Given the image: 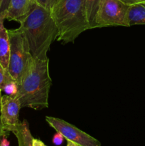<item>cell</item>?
<instances>
[{"label": "cell", "instance_id": "cell-21", "mask_svg": "<svg viewBox=\"0 0 145 146\" xmlns=\"http://www.w3.org/2000/svg\"><path fill=\"white\" fill-rule=\"evenodd\" d=\"M7 132H6V131H4V129L3 128L2 125H1V121H0V138H1V137L4 136V135H7Z\"/></svg>", "mask_w": 145, "mask_h": 146}, {"label": "cell", "instance_id": "cell-2", "mask_svg": "<svg viewBox=\"0 0 145 146\" xmlns=\"http://www.w3.org/2000/svg\"><path fill=\"white\" fill-rule=\"evenodd\" d=\"M20 27L25 34L33 58H48L47 53L58 34L51 11L36 4L20 23Z\"/></svg>", "mask_w": 145, "mask_h": 146}, {"label": "cell", "instance_id": "cell-22", "mask_svg": "<svg viewBox=\"0 0 145 146\" xmlns=\"http://www.w3.org/2000/svg\"><path fill=\"white\" fill-rule=\"evenodd\" d=\"M66 146H79L78 145H77V144L71 142V141H68L67 142V145Z\"/></svg>", "mask_w": 145, "mask_h": 146}, {"label": "cell", "instance_id": "cell-1", "mask_svg": "<svg viewBox=\"0 0 145 146\" xmlns=\"http://www.w3.org/2000/svg\"><path fill=\"white\" fill-rule=\"evenodd\" d=\"M51 84L49 58L41 60L31 57L18 82L16 96L21 108L34 110L48 108Z\"/></svg>", "mask_w": 145, "mask_h": 146}, {"label": "cell", "instance_id": "cell-19", "mask_svg": "<svg viewBox=\"0 0 145 146\" xmlns=\"http://www.w3.org/2000/svg\"><path fill=\"white\" fill-rule=\"evenodd\" d=\"M10 143L6 138V135L0 138V146H9Z\"/></svg>", "mask_w": 145, "mask_h": 146}, {"label": "cell", "instance_id": "cell-11", "mask_svg": "<svg viewBox=\"0 0 145 146\" xmlns=\"http://www.w3.org/2000/svg\"><path fill=\"white\" fill-rule=\"evenodd\" d=\"M14 134L16 137L18 146H33V136L30 131L29 124L26 120H24L20 123Z\"/></svg>", "mask_w": 145, "mask_h": 146}, {"label": "cell", "instance_id": "cell-10", "mask_svg": "<svg viewBox=\"0 0 145 146\" xmlns=\"http://www.w3.org/2000/svg\"><path fill=\"white\" fill-rule=\"evenodd\" d=\"M127 19L129 27L133 25H145V2L129 6Z\"/></svg>", "mask_w": 145, "mask_h": 146}, {"label": "cell", "instance_id": "cell-18", "mask_svg": "<svg viewBox=\"0 0 145 146\" xmlns=\"http://www.w3.org/2000/svg\"><path fill=\"white\" fill-rule=\"evenodd\" d=\"M120 1L128 6L135 5V4H142V3L145 2V0H120Z\"/></svg>", "mask_w": 145, "mask_h": 146}, {"label": "cell", "instance_id": "cell-3", "mask_svg": "<svg viewBox=\"0 0 145 146\" xmlns=\"http://www.w3.org/2000/svg\"><path fill=\"white\" fill-rule=\"evenodd\" d=\"M58 28L57 41L74 43L83 31L90 29L85 0H58L51 11Z\"/></svg>", "mask_w": 145, "mask_h": 146}, {"label": "cell", "instance_id": "cell-5", "mask_svg": "<svg viewBox=\"0 0 145 146\" xmlns=\"http://www.w3.org/2000/svg\"><path fill=\"white\" fill-rule=\"evenodd\" d=\"M129 7L120 0H100L95 28L112 26L129 27L127 19Z\"/></svg>", "mask_w": 145, "mask_h": 146}, {"label": "cell", "instance_id": "cell-8", "mask_svg": "<svg viewBox=\"0 0 145 146\" xmlns=\"http://www.w3.org/2000/svg\"><path fill=\"white\" fill-rule=\"evenodd\" d=\"M36 4V0H10L6 19L21 23Z\"/></svg>", "mask_w": 145, "mask_h": 146}, {"label": "cell", "instance_id": "cell-17", "mask_svg": "<svg viewBox=\"0 0 145 146\" xmlns=\"http://www.w3.org/2000/svg\"><path fill=\"white\" fill-rule=\"evenodd\" d=\"M7 71V70L4 69V68L2 66L1 63H0V88H1V86H2L3 84H4Z\"/></svg>", "mask_w": 145, "mask_h": 146}, {"label": "cell", "instance_id": "cell-9", "mask_svg": "<svg viewBox=\"0 0 145 146\" xmlns=\"http://www.w3.org/2000/svg\"><path fill=\"white\" fill-rule=\"evenodd\" d=\"M5 17L0 14V63L8 71L9 58V39L8 30L4 25Z\"/></svg>", "mask_w": 145, "mask_h": 146}, {"label": "cell", "instance_id": "cell-12", "mask_svg": "<svg viewBox=\"0 0 145 146\" xmlns=\"http://www.w3.org/2000/svg\"><path fill=\"white\" fill-rule=\"evenodd\" d=\"M100 0H85L87 17L90 29L95 28V18L98 12Z\"/></svg>", "mask_w": 145, "mask_h": 146}, {"label": "cell", "instance_id": "cell-14", "mask_svg": "<svg viewBox=\"0 0 145 146\" xmlns=\"http://www.w3.org/2000/svg\"><path fill=\"white\" fill-rule=\"evenodd\" d=\"M58 0H36L37 4L41 7H44L46 9L51 11L52 8L53 7L54 4L56 3Z\"/></svg>", "mask_w": 145, "mask_h": 146}, {"label": "cell", "instance_id": "cell-7", "mask_svg": "<svg viewBox=\"0 0 145 146\" xmlns=\"http://www.w3.org/2000/svg\"><path fill=\"white\" fill-rule=\"evenodd\" d=\"M21 108L19 100L16 96H2L0 121L6 132L14 133L20 124L19 111Z\"/></svg>", "mask_w": 145, "mask_h": 146}, {"label": "cell", "instance_id": "cell-6", "mask_svg": "<svg viewBox=\"0 0 145 146\" xmlns=\"http://www.w3.org/2000/svg\"><path fill=\"white\" fill-rule=\"evenodd\" d=\"M48 125L63 135L67 141H71L79 146H101L98 140L66 122L64 120L52 116H45Z\"/></svg>", "mask_w": 145, "mask_h": 146}, {"label": "cell", "instance_id": "cell-23", "mask_svg": "<svg viewBox=\"0 0 145 146\" xmlns=\"http://www.w3.org/2000/svg\"><path fill=\"white\" fill-rule=\"evenodd\" d=\"M1 98H2V96H1V89L0 88V113H1Z\"/></svg>", "mask_w": 145, "mask_h": 146}, {"label": "cell", "instance_id": "cell-15", "mask_svg": "<svg viewBox=\"0 0 145 146\" xmlns=\"http://www.w3.org/2000/svg\"><path fill=\"white\" fill-rule=\"evenodd\" d=\"M10 0H1V6H0V14L5 17L7 15V10L9 6Z\"/></svg>", "mask_w": 145, "mask_h": 146}, {"label": "cell", "instance_id": "cell-13", "mask_svg": "<svg viewBox=\"0 0 145 146\" xmlns=\"http://www.w3.org/2000/svg\"><path fill=\"white\" fill-rule=\"evenodd\" d=\"M1 89L5 93L6 95L10 96H15L18 94V82L10 76L8 71L6 73L5 80Z\"/></svg>", "mask_w": 145, "mask_h": 146}, {"label": "cell", "instance_id": "cell-24", "mask_svg": "<svg viewBox=\"0 0 145 146\" xmlns=\"http://www.w3.org/2000/svg\"><path fill=\"white\" fill-rule=\"evenodd\" d=\"M1 0H0V6H1Z\"/></svg>", "mask_w": 145, "mask_h": 146}, {"label": "cell", "instance_id": "cell-20", "mask_svg": "<svg viewBox=\"0 0 145 146\" xmlns=\"http://www.w3.org/2000/svg\"><path fill=\"white\" fill-rule=\"evenodd\" d=\"M32 145L33 146H47L45 145L41 140L36 139V138H33L32 140Z\"/></svg>", "mask_w": 145, "mask_h": 146}, {"label": "cell", "instance_id": "cell-16", "mask_svg": "<svg viewBox=\"0 0 145 146\" xmlns=\"http://www.w3.org/2000/svg\"><path fill=\"white\" fill-rule=\"evenodd\" d=\"M63 140L64 137L63 136L62 134L60 133L59 132H57L53 137L52 142L55 145H61L63 143Z\"/></svg>", "mask_w": 145, "mask_h": 146}, {"label": "cell", "instance_id": "cell-4", "mask_svg": "<svg viewBox=\"0 0 145 146\" xmlns=\"http://www.w3.org/2000/svg\"><path fill=\"white\" fill-rule=\"evenodd\" d=\"M9 39V58L8 72L18 82L28 60L32 57L28 41L21 27L8 30Z\"/></svg>", "mask_w": 145, "mask_h": 146}]
</instances>
